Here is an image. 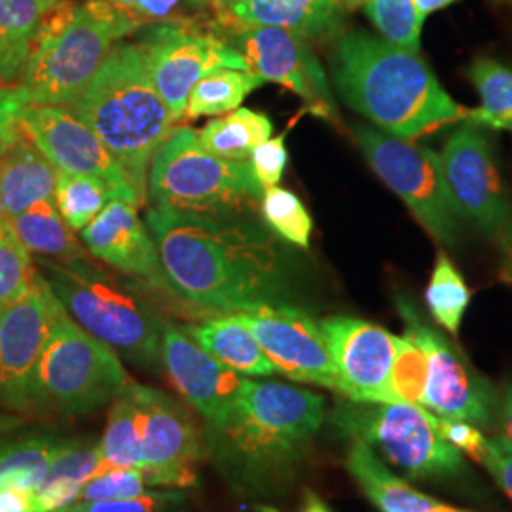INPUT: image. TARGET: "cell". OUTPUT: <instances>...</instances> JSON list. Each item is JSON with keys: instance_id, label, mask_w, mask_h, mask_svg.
I'll return each mask as SVG.
<instances>
[{"instance_id": "4dcf8cb0", "label": "cell", "mask_w": 512, "mask_h": 512, "mask_svg": "<svg viewBox=\"0 0 512 512\" xmlns=\"http://www.w3.org/2000/svg\"><path fill=\"white\" fill-rule=\"evenodd\" d=\"M65 440L35 437L0 446V488L33 492Z\"/></svg>"}, {"instance_id": "11a10c76", "label": "cell", "mask_w": 512, "mask_h": 512, "mask_svg": "<svg viewBox=\"0 0 512 512\" xmlns=\"http://www.w3.org/2000/svg\"><path fill=\"white\" fill-rule=\"evenodd\" d=\"M198 2H200V4H205V2H209V0H198Z\"/></svg>"}, {"instance_id": "d590c367", "label": "cell", "mask_w": 512, "mask_h": 512, "mask_svg": "<svg viewBox=\"0 0 512 512\" xmlns=\"http://www.w3.org/2000/svg\"><path fill=\"white\" fill-rule=\"evenodd\" d=\"M260 215L279 238L310 249L313 220L302 200L287 188L272 186L262 192Z\"/></svg>"}, {"instance_id": "5b68a950", "label": "cell", "mask_w": 512, "mask_h": 512, "mask_svg": "<svg viewBox=\"0 0 512 512\" xmlns=\"http://www.w3.org/2000/svg\"><path fill=\"white\" fill-rule=\"evenodd\" d=\"M44 279L76 325L133 365H162V319L145 296L90 258L44 262Z\"/></svg>"}, {"instance_id": "5bb4252c", "label": "cell", "mask_w": 512, "mask_h": 512, "mask_svg": "<svg viewBox=\"0 0 512 512\" xmlns=\"http://www.w3.org/2000/svg\"><path fill=\"white\" fill-rule=\"evenodd\" d=\"M141 408V463L148 488L196 486L205 437L188 408L164 391L131 382Z\"/></svg>"}, {"instance_id": "f6af8a7d", "label": "cell", "mask_w": 512, "mask_h": 512, "mask_svg": "<svg viewBox=\"0 0 512 512\" xmlns=\"http://www.w3.org/2000/svg\"><path fill=\"white\" fill-rule=\"evenodd\" d=\"M480 463L494 476L495 482L512 501V448L501 435L486 439Z\"/></svg>"}, {"instance_id": "d6a6232c", "label": "cell", "mask_w": 512, "mask_h": 512, "mask_svg": "<svg viewBox=\"0 0 512 512\" xmlns=\"http://www.w3.org/2000/svg\"><path fill=\"white\" fill-rule=\"evenodd\" d=\"M348 12L361 8L385 42L420 54L423 16L414 0H344Z\"/></svg>"}, {"instance_id": "f907efd6", "label": "cell", "mask_w": 512, "mask_h": 512, "mask_svg": "<svg viewBox=\"0 0 512 512\" xmlns=\"http://www.w3.org/2000/svg\"><path fill=\"white\" fill-rule=\"evenodd\" d=\"M503 253V266H501V277L512 285V226L505 241L499 245Z\"/></svg>"}, {"instance_id": "cb8c5ba5", "label": "cell", "mask_w": 512, "mask_h": 512, "mask_svg": "<svg viewBox=\"0 0 512 512\" xmlns=\"http://www.w3.org/2000/svg\"><path fill=\"white\" fill-rule=\"evenodd\" d=\"M57 169L23 135L0 154V200L10 219L40 200H54Z\"/></svg>"}, {"instance_id": "7402d4cb", "label": "cell", "mask_w": 512, "mask_h": 512, "mask_svg": "<svg viewBox=\"0 0 512 512\" xmlns=\"http://www.w3.org/2000/svg\"><path fill=\"white\" fill-rule=\"evenodd\" d=\"M230 33L245 27H279L304 40L336 37L348 14L344 0H211Z\"/></svg>"}, {"instance_id": "8d00e7d4", "label": "cell", "mask_w": 512, "mask_h": 512, "mask_svg": "<svg viewBox=\"0 0 512 512\" xmlns=\"http://www.w3.org/2000/svg\"><path fill=\"white\" fill-rule=\"evenodd\" d=\"M101 471L99 442L65 440L52 459L48 473L40 484L44 486H71L82 490V486ZM38 484V486H40Z\"/></svg>"}, {"instance_id": "83f0119b", "label": "cell", "mask_w": 512, "mask_h": 512, "mask_svg": "<svg viewBox=\"0 0 512 512\" xmlns=\"http://www.w3.org/2000/svg\"><path fill=\"white\" fill-rule=\"evenodd\" d=\"M272 131L274 124L266 114L239 107L211 120L198 131V139L213 156L230 162H249L253 150L268 141Z\"/></svg>"}, {"instance_id": "4316f807", "label": "cell", "mask_w": 512, "mask_h": 512, "mask_svg": "<svg viewBox=\"0 0 512 512\" xmlns=\"http://www.w3.org/2000/svg\"><path fill=\"white\" fill-rule=\"evenodd\" d=\"M57 0H0V82L21 78L31 55L38 23Z\"/></svg>"}, {"instance_id": "ac0fdd59", "label": "cell", "mask_w": 512, "mask_h": 512, "mask_svg": "<svg viewBox=\"0 0 512 512\" xmlns=\"http://www.w3.org/2000/svg\"><path fill=\"white\" fill-rule=\"evenodd\" d=\"M321 329L336 368L338 393L361 403H404L391 384L399 336L346 315L323 319Z\"/></svg>"}, {"instance_id": "d4e9b609", "label": "cell", "mask_w": 512, "mask_h": 512, "mask_svg": "<svg viewBox=\"0 0 512 512\" xmlns=\"http://www.w3.org/2000/svg\"><path fill=\"white\" fill-rule=\"evenodd\" d=\"M188 334L211 357L241 376H272L274 363L258 346L255 334L236 313H226L205 321L200 327H190Z\"/></svg>"}, {"instance_id": "9c48e42d", "label": "cell", "mask_w": 512, "mask_h": 512, "mask_svg": "<svg viewBox=\"0 0 512 512\" xmlns=\"http://www.w3.org/2000/svg\"><path fill=\"white\" fill-rule=\"evenodd\" d=\"M129 378L118 353L59 310L38 361L35 403L78 416L112 403Z\"/></svg>"}, {"instance_id": "6f0895ef", "label": "cell", "mask_w": 512, "mask_h": 512, "mask_svg": "<svg viewBox=\"0 0 512 512\" xmlns=\"http://www.w3.org/2000/svg\"><path fill=\"white\" fill-rule=\"evenodd\" d=\"M209 2H211V0H209Z\"/></svg>"}, {"instance_id": "db71d44e", "label": "cell", "mask_w": 512, "mask_h": 512, "mask_svg": "<svg viewBox=\"0 0 512 512\" xmlns=\"http://www.w3.org/2000/svg\"><path fill=\"white\" fill-rule=\"evenodd\" d=\"M109 2L120 6V8H124V10H129V12H133V8H135V4H137V0H109Z\"/></svg>"}, {"instance_id": "3957f363", "label": "cell", "mask_w": 512, "mask_h": 512, "mask_svg": "<svg viewBox=\"0 0 512 512\" xmlns=\"http://www.w3.org/2000/svg\"><path fill=\"white\" fill-rule=\"evenodd\" d=\"M325 418L323 395L245 378L230 418L203 433L205 452L230 480L264 486L296 467Z\"/></svg>"}, {"instance_id": "9a60e30c", "label": "cell", "mask_w": 512, "mask_h": 512, "mask_svg": "<svg viewBox=\"0 0 512 512\" xmlns=\"http://www.w3.org/2000/svg\"><path fill=\"white\" fill-rule=\"evenodd\" d=\"M61 308L38 272L31 291L0 310V403L18 410L37 406L38 361Z\"/></svg>"}, {"instance_id": "816d5d0a", "label": "cell", "mask_w": 512, "mask_h": 512, "mask_svg": "<svg viewBox=\"0 0 512 512\" xmlns=\"http://www.w3.org/2000/svg\"><path fill=\"white\" fill-rule=\"evenodd\" d=\"M456 0H414V4L418 6V10H420L423 16H429V14H433V12H439V10H444V8H448L450 4H454Z\"/></svg>"}, {"instance_id": "f546056e", "label": "cell", "mask_w": 512, "mask_h": 512, "mask_svg": "<svg viewBox=\"0 0 512 512\" xmlns=\"http://www.w3.org/2000/svg\"><path fill=\"white\" fill-rule=\"evenodd\" d=\"M469 78L480 97V107L471 110L469 120L476 126L512 131V69L478 57L469 67Z\"/></svg>"}, {"instance_id": "c3c4849f", "label": "cell", "mask_w": 512, "mask_h": 512, "mask_svg": "<svg viewBox=\"0 0 512 512\" xmlns=\"http://www.w3.org/2000/svg\"><path fill=\"white\" fill-rule=\"evenodd\" d=\"M0 512H33L31 492L0 488Z\"/></svg>"}, {"instance_id": "f1b7e54d", "label": "cell", "mask_w": 512, "mask_h": 512, "mask_svg": "<svg viewBox=\"0 0 512 512\" xmlns=\"http://www.w3.org/2000/svg\"><path fill=\"white\" fill-rule=\"evenodd\" d=\"M99 452L101 471L139 467L141 463V408L131 382L110 403L109 420L99 442Z\"/></svg>"}, {"instance_id": "7a4b0ae2", "label": "cell", "mask_w": 512, "mask_h": 512, "mask_svg": "<svg viewBox=\"0 0 512 512\" xmlns=\"http://www.w3.org/2000/svg\"><path fill=\"white\" fill-rule=\"evenodd\" d=\"M332 76L344 103L385 133L416 141L467 120L420 54L355 29L338 35Z\"/></svg>"}, {"instance_id": "74e56055", "label": "cell", "mask_w": 512, "mask_h": 512, "mask_svg": "<svg viewBox=\"0 0 512 512\" xmlns=\"http://www.w3.org/2000/svg\"><path fill=\"white\" fill-rule=\"evenodd\" d=\"M29 255L18 239L0 241V310L31 291L38 272Z\"/></svg>"}, {"instance_id": "bcb514c9", "label": "cell", "mask_w": 512, "mask_h": 512, "mask_svg": "<svg viewBox=\"0 0 512 512\" xmlns=\"http://www.w3.org/2000/svg\"><path fill=\"white\" fill-rule=\"evenodd\" d=\"M184 4H198V0H137L133 14L137 18L154 23H169V25H196L192 18L184 16Z\"/></svg>"}, {"instance_id": "484cf974", "label": "cell", "mask_w": 512, "mask_h": 512, "mask_svg": "<svg viewBox=\"0 0 512 512\" xmlns=\"http://www.w3.org/2000/svg\"><path fill=\"white\" fill-rule=\"evenodd\" d=\"M12 232L29 253L57 262L90 258V251L74 236V230L63 220L54 200H40L14 217Z\"/></svg>"}, {"instance_id": "e0dca14e", "label": "cell", "mask_w": 512, "mask_h": 512, "mask_svg": "<svg viewBox=\"0 0 512 512\" xmlns=\"http://www.w3.org/2000/svg\"><path fill=\"white\" fill-rule=\"evenodd\" d=\"M236 315L255 334L258 346L274 363L277 372L294 382L336 391V368L327 336L321 323L306 311L287 302H275Z\"/></svg>"}, {"instance_id": "52a82bcc", "label": "cell", "mask_w": 512, "mask_h": 512, "mask_svg": "<svg viewBox=\"0 0 512 512\" xmlns=\"http://www.w3.org/2000/svg\"><path fill=\"white\" fill-rule=\"evenodd\" d=\"M262 192L249 162L213 156L186 126L173 129L148 169L147 198L156 209L249 215L260 207Z\"/></svg>"}, {"instance_id": "30bf717a", "label": "cell", "mask_w": 512, "mask_h": 512, "mask_svg": "<svg viewBox=\"0 0 512 512\" xmlns=\"http://www.w3.org/2000/svg\"><path fill=\"white\" fill-rule=\"evenodd\" d=\"M351 131L372 171L403 200L421 226L440 243L458 245L463 219L450 200L439 154L365 124H353Z\"/></svg>"}, {"instance_id": "ffe728a7", "label": "cell", "mask_w": 512, "mask_h": 512, "mask_svg": "<svg viewBox=\"0 0 512 512\" xmlns=\"http://www.w3.org/2000/svg\"><path fill=\"white\" fill-rule=\"evenodd\" d=\"M162 366L186 403L200 412L207 427H220L230 418L245 378L222 365L184 330L162 325Z\"/></svg>"}, {"instance_id": "60d3db41", "label": "cell", "mask_w": 512, "mask_h": 512, "mask_svg": "<svg viewBox=\"0 0 512 512\" xmlns=\"http://www.w3.org/2000/svg\"><path fill=\"white\" fill-rule=\"evenodd\" d=\"M427 361L425 353L408 336L397 338V357L393 365L391 384L395 395L404 403L420 404L425 387Z\"/></svg>"}, {"instance_id": "1f68e13d", "label": "cell", "mask_w": 512, "mask_h": 512, "mask_svg": "<svg viewBox=\"0 0 512 512\" xmlns=\"http://www.w3.org/2000/svg\"><path fill=\"white\" fill-rule=\"evenodd\" d=\"M264 84L253 71L220 69L202 78L188 97L184 118L219 116L239 109L243 99Z\"/></svg>"}, {"instance_id": "e575fe53", "label": "cell", "mask_w": 512, "mask_h": 512, "mask_svg": "<svg viewBox=\"0 0 512 512\" xmlns=\"http://www.w3.org/2000/svg\"><path fill=\"white\" fill-rule=\"evenodd\" d=\"M425 302L431 317L439 323L442 329L450 334H458L463 315L471 304V291L459 274L454 262L440 253L433 274L429 279Z\"/></svg>"}, {"instance_id": "ee69618b", "label": "cell", "mask_w": 512, "mask_h": 512, "mask_svg": "<svg viewBox=\"0 0 512 512\" xmlns=\"http://www.w3.org/2000/svg\"><path fill=\"white\" fill-rule=\"evenodd\" d=\"M437 427L442 439L452 444L454 448H458L459 452H465L469 458L480 463L484 446H486V437L480 433L478 427L465 421L442 420V418H437Z\"/></svg>"}, {"instance_id": "6da1fadb", "label": "cell", "mask_w": 512, "mask_h": 512, "mask_svg": "<svg viewBox=\"0 0 512 512\" xmlns=\"http://www.w3.org/2000/svg\"><path fill=\"white\" fill-rule=\"evenodd\" d=\"M147 226L171 293L190 306L239 313L285 302V249L247 215L152 207Z\"/></svg>"}, {"instance_id": "836d02e7", "label": "cell", "mask_w": 512, "mask_h": 512, "mask_svg": "<svg viewBox=\"0 0 512 512\" xmlns=\"http://www.w3.org/2000/svg\"><path fill=\"white\" fill-rule=\"evenodd\" d=\"M114 198H120L118 192L97 177L57 171L54 202L74 232H82Z\"/></svg>"}, {"instance_id": "ab89813d", "label": "cell", "mask_w": 512, "mask_h": 512, "mask_svg": "<svg viewBox=\"0 0 512 512\" xmlns=\"http://www.w3.org/2000/svg\"><path fill=\"white\" fill-rule=\"evenodd\" d=\"M57 512H190L188 495L181 490L148 492L135 499L120 501H78Z\"/></svg>"}, {"instance_id": "b9f144b4", "label": "cell", "mask_w": 512, "mask_h": 512, "mask_svg": "<svg viewBox=\"0 0 512 512\" xmlns=\"http://www.w3.org/2000/svg\"><path fill=\"white\" fill-rule=\"evenodd\" d=\"M287 160H289V152L285 145V135H279L274 139L270 137L268 141L260 143L253 150L249 164L255 173L256 181L262 186V190L279 184L283 173H285Z\"/></svg>"}, {"instance_id": "8fae6325", "label": "cell", "mask_w": 512, "mask_h": 512, "mask_svg": "<svg viewBox=\"0 0 512 512\" xmlns=\"http://www.w3.org/2000/svg\"><path fill=\"white\" fill-rule=\"evenodd\" d=\"M397 310L403 317L404 336L420 346L427 361L420 406L442 420L465 421L478 429H492L499 410L494 385L469 365L446 336L421 319L410 300L397 298Z\"/></svg>"}, {"instance_id": "7bdbcfd3", "label": "cell", "mask_w": 512, "mask_h": 512, "mask_svg": "<svg viewBox=\"0 0 512 512\" xmlns=\"http://www.w3.org/2000/svg\"><path fill=\"white\" fill-rule=\"evenodd\" d=\"M29 105V95L25 88L18 86H0V154L19 137L18 116Z\"/></svg>"}, {"instance_id": "7c38bea8", "label": "cell", "mask_w": 512, "mask_h": 512, "mask_svg": "<svg viewBox=\"0 0 512 512\" xmlns=\"http://www.w3.org/2000/svg\"><path fill=\"white\" fill-rule=\"evenodd\" d=\"M148 78L175 122L183 120L188 97L207 74L220 69L251 71L230 42L198 25L158 23L137 42Z\"/></svg>"}, {"instance_id": "4fadbf2b", "label": "cell", "mask_w": 512, "mask_h": 512, "mask_svg": "<svg viewBox=\"0 0 512 512\" xmlns=\"http://www.w3.org/2000/svg\"><path fill=\"white\" fill-rule=\"evenodd\" d=\"M440 165L459 217L501 245L512 226V211L494 148L482 126L465 124L442 148Z\"/></svg>"}, {"instance_id": "d6986e66", "label": "cell", "mask_w": 512, "mask_h": 512, "mask_svg": "<svg viewBox=\"0 0 512 512\" xmlns=\"http://www.w3.org/2000/svg\"><path fill=\"white\" fill-rule=\"evenodd\" d=\"M238 52L249 69L296 93L311 114L334 122L338 110L330 93L329 80L310 42L279 27H245L232 33Z\"/></svg>"}, {"instance_id": "8992f818", "label": "cell", "mask_w": 512, "mask_h": 512, "mask_svg": "<svg viewBox=\"0 0 512 512\" xmlns=\"http://www.w3.org/2000/svg\"><path fill=\"white\" fill-rule=\"evenodd\" d=\"M143 21L109 0L78 2L65 29L35 37L19 78L29 105L69 107L86 90L114 44Z\"/></svg>"}, {"instance_id": "603a6c76", "label": "cell", "mask_w": 512, "mask_h": 512, "mask_svg": "<svg viewBox=\"0 0 512 512\" xmlns=\"http://www.w3.org/2000/svg\"><path fill=\"white\" fill-rule=\"evenodd\" d=\"M346 467L363 494L382 512H475L444 505L393 475L361 440L349 442Z\"/></svg>"}, {"instance_id": "2e32d148", "label": "cell", "mask_w": 512, "mask_h": 512, "mask_svg": "<svg viewBox=\"0 0 512 512\" xmlns=\"http://www.w3.org/2000/svg\"><path fill=\"white\" fill-rule=\"evenodd\" d=\"M18 131L57 171L97 177L110 184L122 200L141 207L122 165L69 107L27 105L19 112Z\"/></svg>"}, {"instance_id": "f5cc1de1", "label": "cell", "mask_w": 512, "mask_h": 512, "mask_svg": "<svg viewBox=\"0 0 512 512\" xmlns=\"http://www.w3.org/2000/svg\"><path fill=\"white\" fill-rule=\"evenodd\" d=\"M10 239H16L12 232V219L8 217L4 203L0 200V241H10Z\"/></svg>"}, {"instance_id": "44dd1931", "label": "cell", "mask_w": 512, "mask_h": 512, "mask_svg": "<svg viewBox=\"0 0 512 512\" xmlns=\"http://www.w3.org/2000/svg\"><path fill=\"white\" fill-rule=\"evenodd\" d=\"M135 203L114 198L80 232L82 243L97 260L122 274L139 277L156 291L171 293L165 279L156 243L139 217Z\"/></svg>"}, {"instance_id": "f35d334b", "label": "cell", "mask_w": 512, "mask_h": 512, "mask_svg": "<svg viewBox=\"0 0 512 512\" xmlns=\"http://www.w3.org/2000/svg\"><path fill=\"white\" fill-rule=\"evenodd\" d=\"M148 488L139 467L107 469L93 475L80 490L78 501H120L145 495Z\"/></svg>"}, {"instance_id": "ba28073f", "label": "cell", "mask_w": 512, "mask_h": 512, "mask_svg": "<svg viewBox=\"0 0 512 512\" xmlns=\"http://www.w3.org/2000/svg\"><path fill=\"white\" fill-rule=\"evenodd\" d=\"M330 423L351 440L378 450L410 478H452L465 467L461 452L442 439L437 416L414 403L342 401Z\"/></svg>"}, {"instance_id": "7dc6e473", "label": "cell", "mask_w": 512, "mask_h": 512, "mask_svg": "<svg viewBox=\"0 0 512 512\" xmlns=\"http://www.w3.org/2000/svg\"><path fill=\"white\" fill-rule=\"evenodd\" d=\"M497 420L501 423V437L512 448V380H507L503 385V391L499 397Z\"/></svg>"}, {"instance_id": "277c9868", "label": "cell", "mask_w": 512, "mask_h": 512, "mask_svg": "<svg viewBox=\"0 0 512 512\" xmlns=\"http://www.w3.org/2000/svg\"><path fill=\"white\" fill-rule=\"evenodd\" d=\"M69 109L122 165L139 203L147 202L148 169L175 120L150 82L137 44H114Z\"/></svg>"}, {"instance_id": "681fc988", "label": "cell", "mask_w": 512, "mask_h": 512, "mask_svg": "<svg viewBox=\"0 0 512 512\" xmlns=\"http://www.w3.org/2000/svg\"><path fill=\"white\" fill-rule=\"evenodd\" d=\"M256 511L258 512H279L274 507H268V505H260V507H256ZM302 512H330L329 507H327V503L319 497L317 494H313V492H306V503H304V509Z\"/></svg>"}, {"instance_id": "9f6ffc18", "label": "cell", "mask_w": 512, "mask_h": 512, "mask_svg": "<svg viewBox=\"0 0 512 512\" xmlns=\"http://www.w3.org/2000/svg\"><path fill=\"white\" fill-rule=\"evenodd\" d=\"M0 86H2V82H0Z\"/></svg>"}]
</instances>
